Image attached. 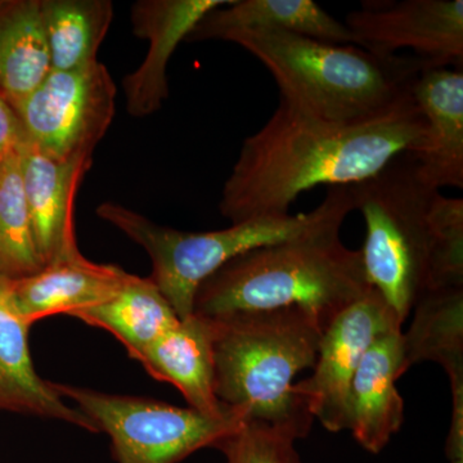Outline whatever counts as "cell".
<instances>
[{"instance_id": "cell-11", "label": "cell", "mask_w": 463, "mask_h": 463, "mask_svg": "<svg viewBox=\"0 0 463 463\" xmlns=\"http://www.w3.org/2000/svg\"><path fill=\"white\" fill-rule=\"evenodd\" d=\"M232 0H139L132 7L133 33L148 41L141 66L123 79L127 109L134 118L155 114L169 97L167 65L182 42L209 12Z\"/></svg>"}, {"instance_id": "cell-13", "label": "cell", "mask_w": 463, "mask_h": 463, "mask_svg": "<svg viewBox=\"0 0 463 463\" xmlns=\"http://www.w3.org/2000/svg\"><path fill=\"white\" fill-rule=\"evenodd\" d=\"M402 328L386 332L356 368L346 404V428L367 452L377 455L404 421L397 381L404 374Z\"/></svg>"}, {"instance_id": "cell-9", "label": "cell", "mask_w": 463, "mask_h": 463, "mask_svg": "<svg viewBox=\"0 0 463 463\" xmlns=\"http://www.w3.org/2000/svg\"><path fill=\"white\" fill-rule=\"evenodd\" d=\"M394 328L402 323L371 286L323 332L312 376L294 383L292 392L326 430H345L347 392L356 368L374 341Z\"/></svg>"}, {"instance_id": "cell-18", "label": "cell", "mask_w": 463, "mask_h": 463, "mask_svg": "<svg viewBox=\"0 0 463 463\" xmlns=\"http://www.w3.org/2000/svg\"><path fill=\"white\" fill-rule=\"evenodd\" d=\"M236 30H276L359 47L345 24L313 0H232L209 12L185 42L222 41L225 33Z\"/></svg>"}, {"instance_id": "cell-24", "label": "cell", "mask_w": 463, "mask_h": 463, "mask_svg": "<svg viewBox=\"0 0 463 463\" xmlns=\"http://www.w3.org/2000/svg\"><path fill=\"white\" fill-rule=\"evenodd\" d=\"M434 234L430 289L463 286V200L438 192L430 207Z\"/></svg>"}, {"instance_id": "cell-1", "label": "cell", "mask_w": 463, "mask_h": 463, "mask_svg": "<svg viewBox=\"0 0 463 463\" xmlns=\"http://www.w3.org/2000/svg\"><path fill=\"white\" fill-rule=\"evenodd\" d=\"M425 137L413 94L386 114L354 123L323 120L279 99L267 124L241 146L219 210L232 224L288 215L304 192L364 182L395 157L417 154Z\"/></svg>"}, {"instance_id": "cell-6", "label": "cell", "mask_w": 463, "mask_h": 463, "mask_svg": "<svg viewBox=\"0 0 463 463\" xmlns=\"http://www.w3.org/2000/svg\"><path fill=\"white\" fill-rule=\"evenodd\" d=\"M349 188L354 210L364 219L359 251L365 277L403 325L430 289V207L440 191L423 182L412 154L395 157L376 175Z\"/></svg>"}, {"instance_id": "cell-2", "label": "cell", "mask_w": 463, "mask_h": 463, "mask_svg": "<svg viewBox=\"0 0 463 463\" xmlns=\"http://www.w3.org/2000/svg\"><path fill=\"white\" fill-rule=\"evenodd\" d=\"M345 219L337 216L297 239L232 259L201 283L192 315L219 318L297 307L326 330L371 288L361 251L340 240Z\"/></svg>"}, {"instance_id": "cell-4", "label": "cell", "mask_w": 463, "mask_h": 463, "mask_svg": "<svg viewBox=\"0 0 463 463\" xmlns=\"http://www.w3.org/2000/svg\"><path fill=\"white\" fill-rule=\"evenodd\" d=\"M209 319L219 402L248 421L306 438L315 419L292 388L315 367L325 332L318 319L297 307Z\"/></svg>"}, {"instance_id": "cell-8", "label": "cell", "mask_w": 463, "mask_h": 463, "mask_svg": "<svg viewBox=\"0 0 463 463\" xmlns=\"http://www.w3.org/2000/svg\"><path fill=\"white\" fill-rule=\"evenodd\" d=\"M114 80L96 62L74 70H51L16 109L29 143L60 161L91 160L116 109Z\"/></svg>"}, {"instance_id": "cell-20", "label": "cell", "mask_w": 463, "mask_h": 463, "mask_svg": "<svg viewBox=\"0 0 463 463\" xmlns=\"http://www.w3.org/2000/svg\"><path fill=\"white\" fill-rule=\"evenodd\" d=\"M72 317L114 335L132 359L181 321L155 282L134 274L114 297Z\"/></svg>"}, {"instance_id": "cell-23", "label": "cell", "mask_w": 463, "mask_h": 463, "mask_svg": "<svg viewBox=\"0 0 463 463\" xmlns=\"http://www.w3.org/2000/svg\"><path fill=\"white\" fill-rule=\"evenodd\" d=\"M44 267L33 237L18 152L0 163V274L16 281Z\"/></svg>"}, {"instance_id": "cell-17", "label": "cell", "mask_w": 463, "mask_h": 463, "mask_svg": "<svg viewBox=\"0 0 463 463\" xmlns=\"http://www.w3.org/2000/svg\"><path fill=\"white\" fill-rule=\"evenodd\" d=\"M154 379L172 383L188 405L210 416L231 411L215 394L214 352L209 318L191 315L136 359Z\"/></svg>"}, {"instance_id": "cell-22", "label": "cell", "mask_w": 463, "mask_h": 463, "mask_svg": "<svg viewBox=\"0 0 463 463\" xmlns=\"http://www.w3.org/2000/svg\"><path fill=\"white\" fill-rule=\"evenodd\" d=\"M52 70L74 71L99 62L114 5L109 0H41Z\"/></svg>"}, {"instance_id": "cell-12", "label": "cell", "mask_w": 463, "mask_h": 463, "mask_svg": "<svg viewBox=\"0 0 463 463\" xmlns=\"http://www.w3.org/2000/svg\"><path fill=\"white\" fill-rule=\"evenodd\" d=\"M91 160L60 161L32 143L20 151L21 178L36 248L45 265L80 254L75 200Z\"/></svg>"}, {"instance_id": "cell-15", "label": "cell", "mask_w": 463, "mask_h": 463, "mask_svg": "<svg viewBox=\"0 0 463 463\" xmlns=\"http://www.w3.org/2000/svg\"><path fill=\"white\" fill-rule=\"evenodd\" d=\"M29 328L11 297V279L0 274V411L58 420L90 432L96 425L78 408L67 404L53 383L33 367Z\"/></svg>"}, {"instance_id": "cell-5", "label": "cell", "mask_w": 463, "mask_h": 463, "mask_svg": "<svg viewBox=\"0 0 463 463\" xmlns=\"http://www.w3.org/2000/svg\"><path fill=\"white\" fill-rule=\"evenodd\" d=\"M352 212H354V201L346 185L330 187L325 199L312 212L261 216L221 231L174 230L111 201L100 203L96 214L145 249L152 261L149 279L183 319L194 312V294L201 283L232 259L250 250L297 239L331 219L347 216Z\"/></svg>"}, {"instance_id": "cell-16", "label": "cell", "mask_w": 463, "mask_h": 463, "mask_svg": "<svg viewBox=\"0 0 463 463\" xmlns=\"http://www.w3.org/2000/svg\"><path fill=\"white\" fill-rule=\"evenodd\" d=\"M130 273L80 254L45 265L41 272L11 281L18 315L30 327L52 316H74L103 303L123 288Z\"/></svg>"}, {"instance_id": "cell-21", "label": "cell", "mask_w": 463, "mask_h": 463, "mask_svg": "<svg viewBox=\"0 0 463 463\" xmlns=\"http://www.w3.org/2000/svg\"><path fill=\"white\" fill-rule=\"evenodd\" d=\"M51 70L41 0H0V93L16 108Z\"/></svg>"}, {"instance_id": "cell-3", "label": "cell", "mask_w": 463, "mask_h": 463, "mask_svg": "<svg viewBox=\"0 0 463 463\" xmlns=\"http://www.w3.org/2000/svg\"><path fill=\"white\" fill-rule=\"evenodd\" d=\"M234 43L260 61L279 88V99L323 120L354 123L386 114L412 96L425 61L379 56L353 44L317 41L276 30H236Z\"/></svg>"}, {"instance_id": "cell-25", "label": "cell", "mask_w": 463, "mask_h": 463, "mask_svg": "<svg viewBox=\"0 0 463 463\" xmlns=\"http://www.w3.org/2000/svg\"><path fill=\"white\" fill-rule=\"evenodd\" d=\"M295 439L257 421H246L214 447L225 463H301Z\"/></svg>"}, {"instance_id": "cell-7", "label": "cell", "mask_w": 463, "mask_h": 463, "mask_svg": "<svg viewBox=\"0 0 463 463\" xmlns=\"http://www.w3.org/2000/svg\"><path fill=\"white\" fill-rule=\"evenodd\" d=\"M53 386L61 397L74 402L99 432L109 435L118 463H178L203 448H214L248 421L236 410L210 416L156 399L109 394L67 383Z\"/></svg>"}, {"instance_id": "cell-10", "label": "cell", "mask_w": 463, "mask_h": 463, "mask_svg": "<svg viewBox=\"0 0 463 463\" xmlns=\"http://www.w3.org/2000/svg\"><path fill=\"white\" fill-rule=\"evenodd\" d=\"M345 25L371 53L395 56L407 48L432 67H463L462 0L365 3Z\"/></svg>"}, {"instance_id": "cell-19", "label": "cell", "mask_w": 463, "mask_h": 463, "mask_svg": "<svg viewBox=\"0 0 463 463\" xmlns=\"http://www.w3.org/2000/svg\"><path fill=\"white\" fill-rule=\"evenodd\" d=\"M413 310L410 330L402 334L404 373L437 362L449 376L452 398H463V286L429 289Z\"/></svg>"}, {"instance_id": "cell-26", "label": "cell", "mask_w": 463, "mask_h": 463, "mask_svg": "<svg viewBox=\"0 0 463 463\" xmlns=\"http://www.w3.org/2000/svg\"><path fill=\"white\" fill-rule=\"evenodd\" d=\"M29 143L23 121L9 100L0 93V163L18 154Z\"/></svg>"}, {"instance_id": "cell-14", "label": "cell", "mask_w": 463, "mask_h": 463, "mask_svg": "<svg viewBox=\"0 0 463 463\" xmlns=\"http://www.w3.org/2000/svg\"><path fill=\"white\" fill-rule=\"evenodd\" d=\"M413 99L426 120L422 148L412 154L430 187L463 188V69L430 67L413 85Z\"/></svg>"}]
</instances>
